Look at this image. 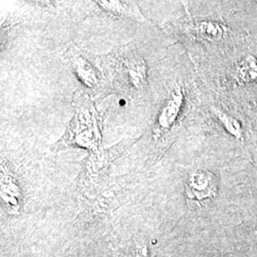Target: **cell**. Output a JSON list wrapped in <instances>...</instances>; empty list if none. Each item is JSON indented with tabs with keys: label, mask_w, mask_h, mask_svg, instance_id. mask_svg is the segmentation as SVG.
Instances as JSON below:
<instances>
[{
	"label": "cell",
	"mask_w": 257,
	"mask_h": 257,
	"mask_svg": "<svg viewBox=\"0 0 257 257\" xmlns=\"http://www.w3.org/2000/svg\"><path fill=\"white\" fill-rule=\"evenodd\" d=\"M211 110L214 117H216V119L220 122L221 125L231 137L236 138L239 141H244L243 127L241 122L237 118L214 107H211Z\"/></svg>",
	"instance_id": "cell-10"
},
{
	"label": "cell",
	"mask_w": 257,
	"mask_h": 257,
	"mask_svg": "<svg viewBox=\"0 0 257 257\" xmlns=\"http://www.w3.org/2000/svg\"><path fill=\"white\" fill-rule=\"evenodd\" d=\"M102 12L116 18L135 19L138 22H148L138 4L133 1H95Z\"/></svg>",
	"instance_id": "cell-7"
},
{
	"label": "cell",
	"mask_w": 257,
	"mask_h": 257,
	"mask_svg": "<svg viewBox=\"0 0 257 257\" xmlns=\"http://www.w3.org/2000/svg\"><path fill=\"white\" fill-rule=\"evenodd\" d=\"M116 79L132 94L144 91L148 80L147 65L133 44L118 49L113 55Z\"/></svg>",
	"instance_id": "cell-2"
},
{
	"label": "cell",
	"mask_w": 257,
	"mask_h": 257,
	"mask_svg": "<svg viewBox=\"0 0 257 257\" xmlns=\"http://www.w3.org/2000/svg\"><path fill=\"white\" fill-rule=\"evenodd\" d=\"M185 93L183 88L179 85L175 86L171 92L170 97L159 110L156 124L154 126V136L159 138L174 127L183 108Z\"/></svg>",
	"instance_id": "cell-4"
},
{
	"label": "cell",
	"mask_w": 257,
	"mask_h": 257,
	"mask_svg": "<svg viewBox=\"0 0 257 257\" xmlns=\"http://www.w3.org/2000/svg\"><path fill=\"white\" fill-rule=\"evenodd\" d=\"M64 56L76 77L91 92L98 93L106 88L104 75L90 54L71 44L67 48Z\"/></svg>",
	"instance_id": "cell-3"
},
{
	"label": "cell",
	"mask_w": 257,
	"mask_h": 257,
	"mask_svg": "<svg viewBox=\"0 0 257 257\" xmlns=\"http://www.w3.org/2000/svg\"><path fill=\"white\" fill-rule=\"evenodd\" d=\"M183 30L190 37L209 42H218L227 34V26L215 20H192Z\"/></svg>",
	"instance_id": "cell-6"
},
{
	"label": "cell",
	"mask_w": 257,
	"mask_h": 257,
	"mask_svg": "<svg viewBox=\"0 0 257 257\" xmlns=\"http://www.w3.org/2000/svg\"><path fill=\"white\" fill-rule=\"evenodd\" d=\"M218 181L216 176L209 171H197L189 177L186 185V195L194 201L211 199L217 194Z\"/></svg>",
	"instance_id": "cell-5"
},
{
	"label": "cell",
	"mask_w": 257,
	"mask_h": 257,
	"mask_svg": "<svg viewBox=\"0 0 257 257\" xmlns=\"http://www.w3.org/2000/svg\"><path fill=\"white\" fill-rule=\"evenodd\" d=\"M236 76L243 84H257V57L248 55L242 58L236 67Z\"/></svg>",
	"instance_id": "cell-8"
},
{
	"label": "cell",
	"mask_w": 257,
	"mask_h": 257,
	"mask_svg": "<svg viewBox=\"0 0 257 257\" xmlns=\"http://www.w3.org/2000/svg\"><path fill=\"white\" fill-rule=\"evenodd\" d=\"M1 186H2V199L8 205L10 209L15 210L18 209L19 206V197L20 195L18 185L14 182L13 178L7 175L5 172V168L1 167Z\"/></svg>",
	"instance_id": "cell-9"
},
{
	"label": "cell",
	"mask_w": 257,
	"mask_h": 257,
	"mask_svg": "<svg viewBox=\"0 0 257 257\" xmlns=\"http://www.w3.org/2000/svg\"><path fill=\"white\" fill-rule=\"evenodd\" d=\"M74 115L64 136L53 145L55 151L68 148H83L91 152L90 156H102L108 149L102 147V116L92 99L82 92H75L73 97Z\"/></svg>",
	"instance_id": "cell-1"
}]
</instances>
